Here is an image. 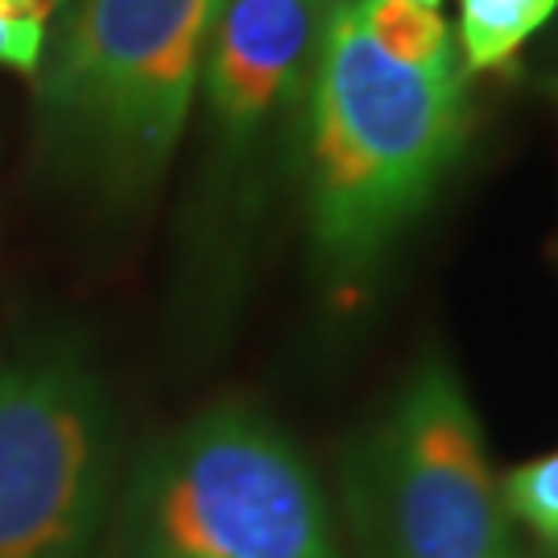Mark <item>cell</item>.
I'll return each instance as SVG.
<instances>
[{"mask_svg":"<svg viewBox=\"0 0 558 558\" xmlns=\"http://www.w3.org/2000/svg\"><path fill=\"white\" fill-rule=\"evenodd\" d=\"M459 54L401 62L368 38L356 0H336L306 96L299 203L327 299L356 302L426 216L472 137Z\"/></svg>","mask_w":558,"mask_h":558,"instance_id":"6da1fadb","label":"cell"},{"mask_svg":"<svg viewBox=\"0 0 558 558\" xmlns=\"http://www.w3.org/2000/svg\"><path fill=\"white\" fill-rule=\"evenodd\" d=\"M112 558H348L319 468L257 401L223 398L137 456Z\"/></svg>","mask_w":558,"mask_h":558,"instance_id":"7a4b0ae2","label":"cell"},{"mask_svg":"<svg viewBox=\"0 0 558 558\" xmlns=\"http://www.w3.org/2000/svg\"><path fill=\"white\" fill-rule=\"evenodd\" d=\"M223 0H71L41 59V145L112 203L161 182L199 96Z\"/></svg>","mask_w":558,"mask_h":558,"instance_id":"3957f363","label":"cell"},{"mask_svg":"<svg viewBox=\"0 0 558 558\" xmlns=\"http://www.w3.org/2000/svg\"><path fill=\"white\" fill-rule=\"evenodd\" d=\"M336 488L339 521L364 558H534L442 348H426L343 439Z\"/></svg>","mask_w":558,"mask_h":558,"instance_id":"277c9868","label":"cell"},{"mask_svg":"<svg viewBox=\"0 0 558 558\" xmlns=\"http://www.w3.org/2000/svg\"><path fill=\"white\" fill-rule=\"evenodd\" d=\"M336 0H223L207 62V211L223 265L299 182L306 96Z\"/></svg>","mask_w":558,"mask_h":558,"instance_id":"5b68a950","label":"cell"},{"mask_svg":"<svg viewBox=\"0 0 558 558\" xmlns=\"http://www.w3.org/2000/svg\"><path fill=\"white\" fill-rule=\"evenodd\" d=\"M117 500V426L80 343L0 368V558H92Z\"/></svg>","mask_w":558,"mask_h":558,"instance_id":"8992f818","label":"cell"},{"mask_svg":"<svg viewBox=\"0 0 558 558\" xmlns=\"http://www.w3.org/2000/svg\"><path fill=\"white\" fill-rule=\"evenodd\" d=\"M558 17V0H459L456 46L468 75L505 71Z\"/></svg>","mask_w":558,"mask_h":558,"instance_id":"52a82bcc","label":"cell"},{"mask_svg":"<svg viewBox=\"0 0 558 558\" xmlns=\"http://www.w3.org/2000/svg\"><path fill=\"white\" fill-rule=\"evenodd\" d=\"M500 497L534 558H558V447L500 476Z\"/></svg>","mask_w":558,"mask_h":558,"instance_id":"ba28073f","label":"cell"},{"mask_svg":"<svg viewBox=\"0 0 558 558\" xmlns=\"http://www.w3.org/2000/svg\"><path fill=\"white\" fill-rule=\"evenodd\" d=\"M66 0H0V66L38 71L46 59V29Z\"/></svg>","mask_w":558,"mask_h":558,"instance_id":"9c48e42d","label":"cell"},{"mask_svg":"<svg viewBox=\"0 0 558 558\" xmlns=\"http://www.w3.org/2000/svg\"><path fill=\"white\" fill-rule=\"evenodd\" d=\"M546 71L558 83V17H555V29H550V46H546Z\"/></svg>","mask_w":558,"mask_h":558,"instance_id":"30bf717a","label":"cell"},{"mask_svg":"<svg viewBox=\"0 0 558 558\" xmlns=\"http://www.w3.org/2000/svg\"><path fill=\"white\" fill-rule=\"evenodd\" d=\"M410 4H426V9H439L442 0H410Z\"/></svg>","mask_w":558,"mask_h":558,"instance_id":"8fae6325","label":"cell"}]
</instances>
